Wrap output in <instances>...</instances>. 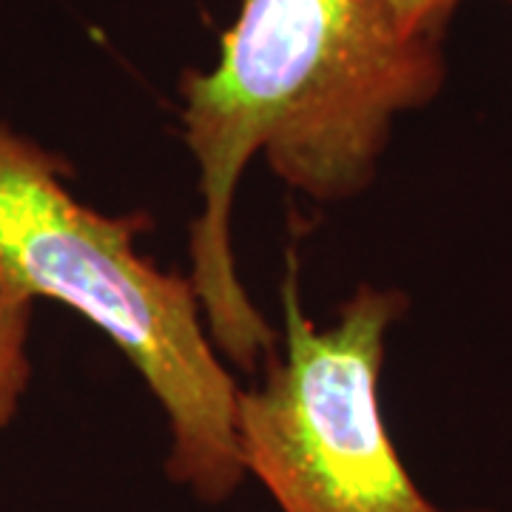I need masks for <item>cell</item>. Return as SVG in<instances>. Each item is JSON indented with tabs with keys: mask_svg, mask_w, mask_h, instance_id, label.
<instances>
[{
	"mask_svg": "<svg viewBox=\"0 0 512 512\" xmlns=\"http://www.w3.org/2000/svg\"><path fill=\"white\" fill-rule=\"evenodd\" d=\"M143 225L83 205L57 157L0 126V271L32 299L63 302L109 336L163 407L168 478L202 504H222L248 478L239 387L205 330L191 279L137 251Z\"/></svg>",
	"mask_w": 512,
	"mask_h": 512,
	"instance_id": "obj_1",
	"label": "cell"
},
{
	"mask_svg": "<svg viewBox=\"0 0 512 512\" xmlns=\"http://www.w3.org/2000/svg\"><path fill=\"white\" fill-rule=\"evenodd\" d=\"M285 353L268 356L265 382L239 387L237 441L282 512L444 510L416 487L387 433L379 402L384 339L404 313L402 291L359 288L330 328H316L296 293V262L282 288Z\"/></svg>",
	"mask_w": 512,
	"mask_h": 512,
	"instance_id": "obj_2",
	"label": "cell"
},
{
	"mask_svg": "<svg viewBox=\"0 0 512 512\" xmlns=\"http://www.w3.org/2000/svg\"><path fill=\"white\" fill-rule=\"evenodd\" d=\"M32 302L35 299L29 293L20 291L0 271V427L15 419L20 396L32 376V365L26 356Z\"/></svg>",
	"mask_w": 512,
	"mask_h": 512,
	"instance_id": "obj_3",
	"label": "cell"
},
{
	"mask_svg": "<svg viewBox=\"0 0 512 512\" xmlns=\"http://www.w3.org/2000/svg\"><path fill=\"white\" fill-rule=\"evenodd\" d=\"M393 23L410 37L444 40L447 23L461 6L458 0H382Z\"/></svg>",
	"mask_w": 512,
	"mask_h": 512,
	"instance_id": "obj_4",
	"label": "cell"
},
{
	"mask_svg": "<svg viewBox=\"0 0 512 512\" xmlns=\"http://www.w3.org/2000/svg\"><path fill=\"white\" fill-rule=\"evenodd\" d=\"M458 3H464V0H458ZM507 3H512V0H507Z\"/></svg>",
	"mask_w": 512,
	"mask_h": 512,
	"instance_id": "obj_5",
	"label": "cell"
}]
</instances>
